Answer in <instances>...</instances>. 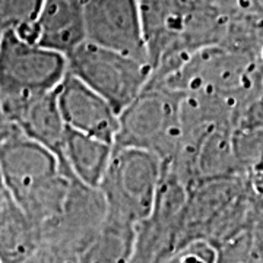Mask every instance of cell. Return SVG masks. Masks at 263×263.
<instances>
[{
    "mask_svg": "<svg viewBox=\"0 0 263 263\" xmlns=\"http://www.w3.org/2000/svg\"><path fill=\"white\" fill-rule=\"evenodd\" d=\"M260 66L262 57L211 46L195 51L176 72L154 84L183 95L215 100L237 110L260 98Z\"/></svg>",
    "mask_w": 263,
    "mask_h": 263,
    "instance_id": "1",
    "label": "cell"
},
{
    "mask_svg": "<svg viewBox=\"0 0 263 263\" xmlns=\"http://www.w3.org/2000/svg\"><path fill=\"white\" fill-rule=\"evenodd\" d=\"M181 97L161 84L149 82L119 114L116 146H133L170 161L181 138Z\"/></svg>",
    "mask_w": 263,
    "mask_h": 263,
    "instance_id": "2",
    "label": "cell"
},
{
    "mask_svg": "<svg viewBox=\"0 0 263 263\" xmlns=\"http://www.w3.org/2000/svg\"><path fill=\"white\" fill-rule=\"evenodd\" d=\"M162 167L164 161L154 152L113 145L111 158L98 187L107 214L133 224L146 219L154 208Z\"/></svg>",
    "mask_w": 263,
    "mask_h": 263,
    "instance_id": "3",
    "label": "cell"
},
{
    "mask_svg": "<svg viewBox=\"0 0 263 263\" xmlns=\"http://www.w3.org/2000/svg\"><path fill=\"white\" fill-rule=\"evenodd\" d=\"M67 72L120 114L148 85L152 66L146 60L85 40L67 56Z\"/></svg>",
    "mask_w": 263,
    "mask_h": 263,
    "instance_id": "4",
    "label": "cell"
},
{
    "mask_svg": "<svg viewBox=\"0 0 263 263\" xmlns=\"http://www.w3.org/2000/svg\"><path fill=\"white\" fill-rule=\"evenodd\" d=\"M67 73V57L5 31L0 40V97L54 91Z\"/></svg>",
    "mask_w": 263,
    "mask_h": 263,
    "instance_id": "5",
    "label": "cell"
},
{
    "mask_svg": "<svg viewBox=\"0 0 263 263\" xmlns=\"http://www.w3.org/2000/svg\"><path fill=\"white\" fill-rule=\"evenodd\" d=\"M82 6L86 41L148 62L138 0H82Z\"/></svg>",
    "mask_w": 263,
    "mask_h": 263,
    "instance_id": "6",
    "label": "cell"
},
{
    "mask_svg": "<svg viewBox=\"0 0 263 263\" xmlns=\"http://www.w3.org/2000/svg\"><path fill=\"white\" fill-rule=\"evenodd\" d=\"M56 101L66 127L114 143L119 130V114L94 89L66 73L56 88Z\"/></svg>",
    "mask_w": 263,
    "mask_h": 263,
    "instance_id": "7",
    "label": "cell"
},
{
    "mask_svg": "<svg viewBox=\"0 0 263 263\" xmlns=\"http://www.w3.org/2000/svg\"><path fill=\"white\" fill-rule=\"evenodd\" d=\"M0 100L8 120L15 129L51 151L66 167L63 158L66 124L57 107L56 89L22 97H0Z\"/></svg>",
    "mask_w": 263,
    "mask_h": 263,
    "instance_id": "8",
    "label": "cell"
},
{
    "mask_svg": "<svg viewBox=\"0 0 263 263\" xmlns=\"http://www.w3.org/2000/svg\"><path fill=\"white\" fill-rule=\"evenodd\" d=\"M84 41L82 0H43L37 19V44L67 57Z\"/></svg>",
    "mask_w": 263,
    "mask_h": 263,
    "instance_id": "9",
    "label": "cell"
},
{
    "mask_svg": "<svg viewBox=\"0 0 263 263\" xmlns=\"http://www.w3.org/2000/svg\"><path fill=\"white\" fill-rule=\"evenodd\" d=\"M113 154V143L66 127L63 158L78 181L98 189Z\"/></svg>",
    "mask_w": 263,
    "mask_h": 263,
    "instance_id": "10",
    "label": "cell"
},
{
    "mask_svg": "<svg viewBox=\"0 0 263 263\" xmlns=\"http://www.w3.org/2000/svg\"><path fill=\"white\" fill-rule=\"evenodd\" d=\"M40 243L37 227L8 197L0 205V263H24Z\"/></svg>",
    "mask_w": 263,
    "mask_h": 263,
    "instance_id": "11",
    "label": "cell"
},
{
    "mask_svg": "<svg viewBox=\"0 0 263 263\" xmlns=\"http://www.w3.org/2000/svg\"><path fill=\"white\" fill-rule=\"evenodd\" d=\"M43 0H0V31H13L21 38L37 43V19Z\"/></svg>",
    "mask_w": 263,
    "mask_h": 263,
    "instance_id": "12",
    "label": "cell"
},
{
    "mask_svg": "<svg viewBox=\"0 0 263 263\" xmlns=\"http://www.w3.org/2000/svg\"><path fill=\"white\" fill-rule=\"evenodd\" d=\"M15 132H18L15 129V126L8 120L3 105H2V100H0V142H3L5 139H8L10 135H13Z\"/></svg>",
    "mask_w": 263,
    "mask_h": 263,
    "instance_id": "13",
    "label": "cell"
},
{
    "mask_svg": "<svg viewBox=\"0 0 263 263\" xmlns=\"http://www.w3.org/2000/svg\"><path fill=\"white\" fill-rule=\"evenodd\" d=\"M9 197V193H8V189L5 186V181H3V177H2V171H0V205Z\"/></svg>",
    "mask_w": 263,
    "mask_h": 263,
    "instance_id": "14",
    "label": "cell"
},
{
    "mask_svg": "<svg viewBox=\"0 0 263 263\" xmlns=\"http://www.w3.org/2000/svg\"><path fill=\"white\" fill-rule=\"evenodd\" d=\"M2 35H3V32H2V31H0V40H2Z\"/></svg>",
    "mask_w": 263,
    "mask_h": 263,
    "instance_id": "15",
    "label": "cell"
}]
</instances>
